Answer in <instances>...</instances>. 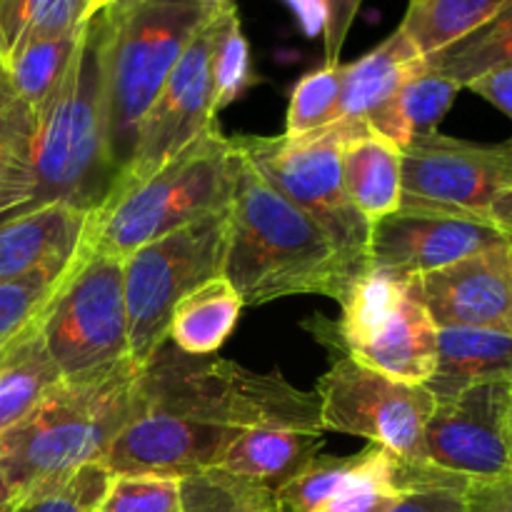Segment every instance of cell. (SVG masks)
Masks as SVG:
<instances>
[{"label": "cell", "mask_w": 512, "mask_h": 512, "mask_svg": "<svg viewBox=\"0 0 512 512\" xmlns=\"http://www.w3.org/2000/svg\"><path fill=\"white\" fill-rule=\"evenodd\" d=\"M510 268H512V240H510Z\"/></svg>", "instance_id": "cell-51"}, {"label": "cell", "mask_w": 512, "mask_h": 512, "mask_svg": "<svg viewBox=\"0 0 512 512\" xmlns=\"http://www.w3.org/2000/svg\"><path fill=\"white\" fill-rule=\"evenodd\" d=\"M423 68L425 58L398 28L378 48L365 53L355 63L343 65L340 120L368 123L378 110L393 103L400 88Z\"/></svg>", "instance_id": "cell-21"}, {"label": "cell", "mask_w": 512, "mask_h": 512, "mask_svg": "<svg viewBox=\"0 0 512 512\" xmlns=\"http://www.w3.org/2000/svg\"><path fill=\"white\" fill-rule=\"evenodd\" d=\"M420 298L438 328L512 335L510 243L420 275Z\"/></svg>", "instance_id": "cell-15"}, {"label": "cell", "mask_w": 512, "mask_h": 512, "mask_svg": "<svg viewBox=\"0 0 512 512\" xmlns=\"http://www.w3.org/2000/svg\"><path fill=\"white\" fill-rule=\"evenodd\" d=\"M90 213L68 203H48L0 218V283L45 268H68L88 233Z\"/></svg>", "instance_id": "cell-17"}, {"label": "cell", "mask_w": 512, "mask_h": 512, "mask_svg": "<svg viewBox=\"0 0 512 512\" xmlns=\"http://www.w3.org/2000/svg\"><path fill=\"white\" fill-rule=\"evenodd\" d=\"M363 0H320L323 8V35H325V65L340 63V53L348 40L353 20Z\"/></svg>", "instance_id": "cell-40"}, {"label": "cell", "mask_w": 512, "mask_h": 512, "mask_svg": "<svg viewBox=\"0 0 512 512\" xmlns=\"http://www.w3.org/2000/svg\"><path fill=\"white\" fill-rule=\"evenodd\" d=\"M512 383V335L473 328H438V365L425 388L435 403L483 383Z\"/></svg>", "instance_id": "cell-20"}, {"label": "cell", "mask_w": 512, "mask_h": 512, "mask_svg": "<svg viewBox=\"0 0 512 512\" xmlns=\"http://www.w3.org/2000/svg\"><path fill=\"white\" fill-rule=\"evenodd\" d=\"M183 485L165 475H113L98 512H180Z\"/></svg>", "instance_id": "cell-37"}, {"label": "cell", "mask_w": 512, "mask_h": 512, "mask_svg": "<svg viewBox=\"0 0 512 512\" xmlns=\"http://www.w3.org/2000/svg\"><path fill=\"white\" fill-rule=\"evenodd\" d=\"M460 90L463 88L450 78L423 68L400 88L393 103L378 110L365 125L405 150L418 135L438 133L440 120L453 108Z\"/></svg>", "instance_id": "cell-24"}, {"label": "cell", "mask_w": 512, "mask_h": 512, "mask_svg": "<svg viewBox=\"0 0 512 512\" xmlns=\"http://www.w3.org/2000/svg\"><path fill=\"white\" fill-rule=\"evenodd\" d=\"M85 8H88V13H95V10H100L103 5H108L110 0H83Z\"/></svg>", "instance_id": "cell-46"}, {"label": "cell", "mask_w": 512, "mask_h": 512, "mask_svg": "<svg viewBox=\"0 0 512 512\" xmlns=\"http://www.w3.org/2000/svg\"><path fill=\"white\" fill-rule=\"evenodd\" d=\"M80 30H83V25H80ZM80 30L60 35V38L35 40L0 65L13 93L20 100H25L35 110V115L48 105L58 85L63 83L75 48H78Z\"/></svg>", "instance_id": "cell-29"}, {"label": "cell", "mask_w": 512, "mask_h": 512, "mask_svg": "<svg viewBox=\"0 0 512 512\" xmlns=\"http://www.w3.org/2000/svg\"><path fill=\"white\" fill-rule=\"evenodd\" d=\"M488 220L498 230H503L508 238H512V188L500 193L488 208Z\"/></svg>", "instance_id": "cell-43"}, {"label": "cell", "mask_w": 512, "mask_h": 512, "mask_svg": "<svg viewBox=\"0 0 512 512\" xmlns=\"http://www.w3.org/2000/svg\"><path fill=\"white\" fill-rule=\"evenodd\" d=\"M38 115L13 93L0 70V218L23 208L33 188Z\"/></svg>", "instance_id": "cell-26"}, {"label": "cell", "mask_w": 512, "mask_h": 512, "mask_svg": "<svg viewBox=\"0 0 512 512\" xmlns=\"http://www.w3.org/2000/svg\"><path fill=\"white\" fill-rule=\"evenodd\" d=\"M180 485H183L180 512H243L275 500L268 490L215 468L180 478Z\"/></svg>", "instance_id": "cell-36"}, {"label": "cell", "mask_w": 512, "mask_h": 512, "mask_svg": "<svg viewBox=\"0 0 512 512\" xmlns=\"http://www.w3.org/2000/svg\"><path fill=\"white\" fill-rule=\"evenodd\" d=\"M103 8L110 158L120 175L133 158L145 113L215 10L205 0H110Z\"/></svg>", "instance_id": "cell-6"}, {"label": "cell", "mask_w": 512, "mask_h": 512, "mask_svg": "<svg viewBox=\"0 0 512 512\" xmlns=\"http://www.w3.org/2000/svg\"><path fill=\"white\" fill-rule=\"evenodd\" d=\"M63 380L110 373L130 358L123 260L80 245L38 318Z\"/></svg>", "instance_id": "cell-8"}, {"label": "cell", "mask_w": 512, "mask_h": 512, "mask_svg": "<svg viewBox=\"0 0 512 512\" xmlns=\"http://www.w3.org/2000/svg\"><path fill=\"white\" fill-rule=\"evenodd\" d=\"M105 43L108 18L100 8L83 23L68 73L38 113L33 188L13 215L48 203L95 213L108 200L118 170L110 158Z\"/></svg>", "instance_id": "cell-3"}, {"label": "cell", "mask_w": 512, "mask_h": 512, "mask_svg": "<svg viewBox=\"0 0 512 512\" xmlns=\"http://www.w3.org/2000/svg\"><path fill=\"white\" fill-rule=\"evenodd\" d=\"M68 268H45L25 278L0 283V355L38 323Z\"/></svg>", "instance_id": "cell-34"}, {"label": "cell", "mask_w": 512, "mask_h": 512, "mask_svg": "<svg viewBox=\"0 0 512 512\" xmlns=\"http://www.w3.org/2000/svg\"><path fill=\"white\" fill-rule=\"evenodd\" d=\"M510 240L480 215L403 203L370 228V263L420 278Z\"/></svg>", "instance_id": "cell-14"}, {"label": "cell", "mask_w": 512, "mask_h": 512, "mask_svg": "<svg viewBox=\"0 0 512 512\" xmlns=\"http://www.w3.org/2000/svg\"><path fill=\"white\" fill-rule=\"evenodd\" d=\"M508 440H510V455H512V418H510V430H508Z\"/></svg>", "instance_id": "cell-50"}, {"label": "cell", "mask_w": 512, "mask_h": 512, "mask_svg": "<svg viewBox=\"0 0 512 512\" xmlns=\"http://www.w3.org/2000/svg\"><path fill=\"white\" fill-rule=\"evenodd\" d=\"M408 8H415V5H423L425 3V0H408Z\"/></svg>", "instance_id": "cell-49"}, {"label": "cell", "mask_w": 512, "mask_h": 512, "mask_svg": "<svg viewBox=\"0 0 512 512\" xmlns=\"http://www.w3.org/2000/svg\"><path fill=\"white\" fill-rule=\"evenodd\" d=\"M210 78H213L215 110H223L235 98L245 93L253 83L250 70V48L240 28L238 8L235 3L220 5L210 15Z\"/></svg>", "instance_id": "cell-32"}, {"label": "cell", "mask_w": 512, "mask_h": 512, "mask_svg": "<svg viewBox=\"0 0 512 512\" xmlns=\"http://www.w3.org/2000/svg\"><path fill=\"white\" fill-rule=\"evenodd\" d=\"M343 180L360 215L378 223L403 205V150L360 120H348Z\"/></svg>", "instance_id": "cell-19"}, {"label": "cell", "mask_w": 512, "mask_h": 512, "mask_svg": "<svg viewBox=\"0 0 512 512\" xmlns=\"http://www.w3.org/2000/svg\"><path fill=\"white\" fill-rule=\"evenodd\" d=\"M210 35H213V28L208 18L193 35L185 53L170 70L158 98L145 113L133 158L115 178L110 193H118L150 178L160 165L188 148L205 130L218 125L213 78H210Z\"/></svg>", "instance_id": "cell-13"}, {"label": "cell", "mask_w": 512, "mask_h": 512, "mask_svg": "<svg viewBox=\"0 0 512 512\" xmlns=\"http://www.w3.org/2000/svg\"><path fill=\"white\" fill-rule=\"evenodd\" d=\"M223 278L243 305L290 295H325L343 303L358 280L328 233L265 183L245 158L228 210Z\"/></svg>", "instance_id": "cell-2"}, {"label": "cell", "mask_w": 512, "mask_h": 512, "mask_svg": "<svg viewBox=\"0 0 512 512\" xmlns=\"http://www.w3.org/2000/svg\"><path fill=\"white\" fill-rule=\"evenodd\" d=\"M15 503V500H13ZM13 503H5V505H0V512H10V508H13Z\"/></svg>", "instance_id": "cell-48"}, {"label": "cell", "mask_w": 512, "mask_h": 512, "mask_svg": "<svg viewBox=\"0 0 512 512\" xmlns=\"http://www.w3.org/2000/svg\"><path fill=\"white\" fill-rule=\"evenodd\" d=\"M505 63H512V3L463 40L425 58V68L460 88Z\"/></svg>", "instance_id": "cell-30"}, {"label": "cell", "mask_w": 512, "mask_h": 512, "mask_svg": "<svg viewBox=\"0 0 512 512\" xmlns=\"http://www.w3.org/2000/svg\"><path fill=\"white\" fill-rule=\"evenodd\" d=\"M13 500H15L13 490L8 488V483H5V480H3V475H0V505H5V503H13Z\"/></svg>", "instance_id": "cell-44"}, {"label": "cell", "mask_w": 512, "mask_h": 512, "mask_svg": "<svg viewBox=\"0 0 512 512\" xmlns=\"http://www.w3.org/2000/svg\"><path fill=\"white\" fill-rule=\"evenodd\" d=\"M468 88L512 118V63L488 70L480 78H475L473 83H468Z\"/></svg>", "instance_id": "cell-42"}, {"label": "cell", "mask_w": 512, "mask_h": 512, "mask_svg": "<svg viewBox=\"0 0 512 512\" xmlns=\"http://www.w3.org/2000/svg\"><path fill=\"white\" fill-rule=\"evenodd\" d=\"M323 433L320 400L315 395L300 408L270 415L243 430L220 455L215 470L278 495V490H283L318 458L325 445Z\"/></svg>", "instance_id": "cell-16"}, {"label": "cell", "mask_w": 512, "mask_h": 512, "mask_svg": "<svg viewBox=\"0 0 512 512\" xmlns=\"http://www.w3.org/2000/svg\"><path fill=\"white\" fill-rule=\"evenodd\" d=\"M413 278L388 268H370L363 278L355 280L348 298L340 303L343 318L330 325L333 335H318L330 350H353L373 340L400 310Z\"/></svg>", "instance_id": "cell-25"}, {"label": "cell", "mask_w": 512, "mask_h": 512, "mask_svg": "<svg viewBox=\"0 0 512 512\" xmlns=\"http://www.w3.org/2000/svg\"><path fill=\"white\" fill-rule=\"evenodd\" d=\"M470 485H423L403 493L390 512H465Z\"/></svg>", "instance_id": "cell-39"}, {"label": "cell", "mask_w": 512, "mask_h": 512, "mask_svg": "<svg viewBox=\"0 0 512 512\" xmlns=\"http://www.w3.org/2000/svg\"><path fill=\"white\" fill-rule=\"evenodd\" d=\"M510 188L512 140L480 145L428 133L403 150V203L488 218L493 200Z\"/></svg>", "instance_id": "cell-12"}, {"label": "cell", "mask_w": 512, "mask_h": 512, "mask_svg": "<svg viewBox=\"0 0 512 512\" xmlns=\"http://www.w3.org/2000/svg\"><path fill=\"white\" fill-rule=\"evenodd\" d=\"M243 155L220 128L205 130L150 178L110 193L90 213L83 243L125 260L143 245L230 208Z\"/></svg>", "instance_id": "cell-5"}, {"label": "cell", "mask_w": 512, "mask_h": 512, "mask_svg": "<svg viewBox=\"0 0 512 512\" xmlns=\"http://www.w3.org/2000/svg\"><path fill=\"white\" fill-rule=\"evenodd\" d=\"M243 512H280L278 508V500H273V503H265V505H258V508H248Z\"/></svg>", "instance_id": "cell-45"}, {"label": "cell", "mask_w": 512, "mask_h": 512, "mask_svg": "<svg viewBox=\"0 0 512 512\" xmlns=\"http://www.w3.org/2000/svg\"><path fill=\"white\" fill-rule=\"evenodd\" d=\"M313 398L280 373H253L230 360H200L163 345L143 365L133 418L100 465L110 475L205 473L250 425Z\"/></svg>", "instance_id": "cell-1"}, {"label": "cell", "mask_w": 512, "mask_h": 512, "mask_svg": "<svg viewBox=\"0 0 512 512\" xmlns=\"http://www.w3.org/2000/svg\"><path fill=\"white\" fill-rule=\"evenodd\" d=\"M323 430L370 440L408 465H423V438L435 410L425 385L403 383L333 350L330 370L318 380Z\"/></svg>", "instance_id": "cell-10"}, {"label": "cell", "mask_w": 512, "mask_h": 512, "mask_svg": "<svg viewBox=\"0 0 512 512\" xmlns=\"http://www.w3.org/2000/svg\"><path fill=\"white\" fill-rule=\"evenodd\" d=\"M403 493L400 460L388 450L370 445L360 453L355 473L313 512H390Z\"/></svg>", "instance_id": "cell-31"}, {"label": "cell", "mask_w": 512, "mask_h": 512, "mask_svg": "<svg viewBox=\"0 0 512 512\" xmlns=\"http://www.w3.org/2000/svg\"><path fill=\"white\" fill-rule=\"evenodd\" d=\"M90 512H98V510H90Z\"/></svg>", "instance_id": "cell-52"}, {"label": "cell", "mask_w": 512, "mask_h": 512, "mask_svg": "<svg viewBox=\"0 0 512 512\" xmlns=\"http://www.w3.org/2000/svg\"><path fill=\"white\" fill-rule=\"evenodd\" d=\"M512 383H483L435 403L423 438V465L468 483L512 478Z\"/></svg>", "instance_id": "cell-11"}, {"label": "cell", "mask_w": 512, "mask_h": 512, "mask_svg": "<svg viewBox=\"0 0 512 512\" xmlns=\"http://www.w3.org/2000/svg\"><path fill=\"white\" fill-rule=\"evenodd\" d=\"M240 310L243 300L223 275L205 280L175 305L168 340L185 355H215L238 325Z\"/></svg>", "instance_id": "cell-22"}, {"label": "cell", "mask_w": 512, "mask_h": 512, "mask_svg": "<svg viewBox=\"0 0 512 512\" xmlns=\"http://www.w3.org/2000/svg\"><path fill=\"white\" fill-rule=\"evenodd\" d=\"M113 475L90 463L55 483H45L15 498L10 512H90L98 510Z\"/></svg>", "instance_id": "cell-35"}, {"label": "cell", "mask_w": 512, "mask_h": 512, "mask_svg": "<svg viewBox=\"0 0 512 512\" xmlns=\"http://www.w3.org/2000/svg\"><path fill=\"white\" fill-rule=\"evenodd\" d=\"M88 15L83 0H0V65L35 40L75 33Z\"/></svg>", "instance_id": "cell-28"}, {"label": "cell", "mask_w": 512, "mask_h": 512, "mask_svg": "<svg viewBox=\"0 0 512 512\" xmlns=\"http://www.w3.org/2000/svg\"><path fill=\"white\" fill-rule=\"evenodd\" d=\"M205 3H208L210 10H218L220 5H230V3H235V0H205Z\"/></svg>", "instance_id": "cell-47"}, {"label": "cell", "mask_w": 512, "mask_h": 512, "mask_svg": "<svg viewBox=\"0 0 512 512\" xmlns=\"http://www.w3.org/2000/svg\"><path fill=\"white\" fill-rule=\"evenodd\" d=\"M510 3L512 0H425L423 5L408 8L400 30L418 53L428 58L493 20Z\"/></svg>", "instance_id": "cell-27"}, {"label": "cell", "mask_w": 512, "mask_h": 512, "mask_svg": "<svg viewBox=\"0 0 512 512\" xmlns=\"http://www.w3.org/2000/svg\"><path fill=\"white\" fill-rule=\"evenodd\" d=\"M340 353L353 355L358 363L403 383H428L438 365V325L425 310L418 278L410 283L393 320L373 340Z\"/></svg>", "instance_id": "cell-18"}, {"label": "cell", "mask_w": 512, "mask_h": 512, "mask_svg": "<svg viewBox=\"0 0 512 512\" xmlns=\"http://www.w3.org/2000/svg\"><path fill=\"white\" fill-rule=\"evenodd\" d=\"M143 365L125 360L110 373L60 380L48 398L0 438V475L15 498L100 463L133 418Z\"/></svg>", "instance_id": "cell-4"}, {"label": "cell", "mask_w": 512, "mask_h": 512, "mask_svg": "<svg viewBox=\"0 0 512 512\" xmlns=\"http://www.w3.org/2000/svg\"><path fill=\"white\" fill-rule=\"evenodd\" d=\"M228 210L173 230L123 260L128 345L138 365H148L168 343L175 305L205 280L223 275Z\"/></svg>", "instance_id": "cell-9"}, {"label": "cell", "mask_w": 512, "mask_h": 512, "mask_svg": "<svg viewBox=\"0 0 512 512\" xmlns=\"http://www.w3.org/2000/svg\"><path fill=\"white\" fill-rule=\"evenodd\" d=\"M465 512H512V478L470 483L465 490Z\"/></svg>", "instance_id": "cell-41"}, {"label": "cell", "mask_w": 512, "mask_h": 512, "mask_svg": "<svg viewBox=\"0 0 512 512\" xmlns=\"http://www.w3.org/2000/svg\"><path fill=\"white\" fill-rule=\"evenodd\" d=\"M358 463L360 453L353 458L318 455L298 478H293L283 490H278L275 500H278L280 512H313L355 473Z\"/></svg>", "instance_id": "cell-38"}, {"label": "cell", "mask_w": 512, "mask_h": 512, "mask_svg": "<svg viewBox=\"0 0 512 512\" xmlns=\"http://www.w3.org/2000/svg\"><path fill=\"white\" fill-rule=\"evenodd\" d=\"M340 98H343V63L310 70L298 80L290 95L285 135L300 138L338 123Z\"/></svg>", "instance_id": "cell-33"}, {"label": "cell", "mask_w": 512, "mask_h": 512, "mask_svg": "<svg viewBox=\"0 0 512 512\" xmlns=\"http://www.w3.org/2000/svg\"><path fill=\"white\" fill-rule=\"evenodd\" d=\"M348 120L300 138H260L238 135L233 140L245 160L273 185L288 203L320 225L355 278H363L370 263V228L345 190L343 140Z\"/></svg>", "instance_id": "cell-7"}, {"label": "cell", "mask_w": 512, "mask_h": 512, "mask_svg": "<svg viewBox=\"0 0 512 512\" xmlns=\"http://www.w3.org/2000/svg\"><path fill=\"white\" fill-rule=\"evenodd\" d=\"M63 380L38 323L0 355V438L23 423Z\"/></svg>", "instance_id": "cell-23"}]
</instances>
